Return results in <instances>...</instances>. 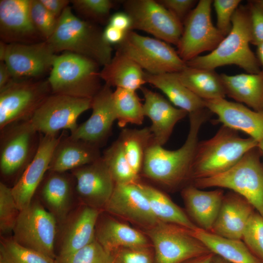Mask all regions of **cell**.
Instances as JSON below:
<instances>
[{"label":"cell","mask_w":263,"mask_h":263,"mask_svg":"<svg viewBox=\"0 0 263 263\" xmlns=\"http://www.w3.org/2000/svg\"><path fill=\"white\" fill-rule=\"evenodd\" d=\"M211 114L207 108L188 113V133L184 144L177 150L165 149L153 139L146 150L140 177L168 189H175L190 182L191 168L200 130Z\"/></svg>","instance_id":"cell-1"},{"label":"cell","mask_w":263,"mask_h":263,"mask_svg":"<svg viewBox=\"0 0 263 263\" xmlns=\"http://www.w3.org/2000/svg\"><path fill=\"white\" fill-rule=\"evenodd\" d=\"M229 33L210 53L198 56L186 62L187 66L208 70L235 65L247 73H259V61L250 47L251 23L247 5H240L232 18Z\"/></svg>","instance_id":"cell-2"},{"label":"cell","mask_w":263,"mask_h":263,"mask_svg":"<svg viewBox=\"0 0 263 263\" xmlns=\"http://www.w3.org/2000/svg\"><path fill=\"white\" fill-rule=\"evenodd\" d=\"M54 51L69 52L88 57L104 66L111 60L113 48L103 32L90 22L76 17L68 6L58 18L55 29L46 40Z\"/></svg>","instance_id":"cell-3"},{"label":"cell","mask_w":263,"mask_h":263,"mask_svg":"<svg viewBox=\"0 0 263 263\" xmlns=\"http://www.w3.org/2000/svg\"><path fill=\"white\" fill-rule=\"evenodd\" d=\"M258 144L253 138H243L238 131L222 125L213 137L198 142L191 168L190 182L227 171Z\"/></svg>","instance_id":"cell-4"},{"label":"cell","mask_w":263,"mask_h":263,"mask_svg":"<svg viewBox=\"0 0 263 263\" xmlns=\"http://www.w3.org/2000/svg\"><path fill=\"white\" fill-rule=\"evenodd\" d=\"M257 147L248 151L235 165L222 173L194 180L191 184L199 188H227L249 202L263 217V164Z\"/></svg>","instance_id":"cell-5"},{"label":"cell","mask_w":263,"mask_h":263,"mask_svg":"<svg viewBox=\"0 0 263 263\" xmlns=\"http://www.w3.org/2000/svg\"><path fill=\"white\" fill-rule=\"evenodd\" d=\"M99 66L88 57L71 52L57 55L47 79L52 93L92 99L102 86Z\"/></svg>","instance_id":"cell-6"},{"label":"cell","mask_w":263,"mask_h":263,"mask_svg":"<svg viewBox=\"0 0 263 263\" xmlns=\"http://www.w3.org/2000/svg\"><path fill=\"white\" fill-rule=\"evenodd\" d=\"M0 130V174L5 180L15 179L16 183L36 155L41 134L29 120L13 123Z\"/></svg>","instance_id":"cell-7"},{"label":"cell","mask_w":263,"mask_h":263,"mask_svg":"<svg viewBox=\"0 0 263 263\" xmlns=\"http://www.w3.org/2000/svg\"><path fill=\"white\" fill-rule=\"evenodd\" d=\"M116 51L127 56L145 72L159 75L178 73L187 66L169 44L156 38L127 31L123 40L117 45Z\"/></svg>","instance_id":"cell-8"},{"label":"cell","mask_w":263,"mask_h":263,"mask_svg":"<svg viewBox=\"0 0 263 263\" xmlns=\"http://www.w3.org/2000/svg\"><path fill=\"white\" fill-rule=\"evenodd\" d=\"M39 201L33 199L27 207L20 210L12 238L23 246L56 260L58 224L55 217Z\"/></svg>","instance_id":"cell-9"},{"label":"cell","mask_w":263,"mask_h":263,"mask_svg":"<svg viewBox=\"0 0 263 263\" xmlns=\"http://www.w3.org/2000/svg\"><path fill=\"white\" fill-rule=\"evenodd\" d=\"M173 224L159 222L144 231L152 244L155 263H182L210 253L191 233Z\"/></svg>","instance_id":"cell-10"},{"label":"cell","mask_w":263,"mask_h":263,"mask_svg":"<svg viewBox=\"0 0 263 263\" xmlns=\"http://www.w3.org/2000/svg\"><path fill=\"white\" fill-rule=\"evenodd\" d=\"M52 94L48 80H15L0 90V130L29 120Z\"/></svg>","instance_id":"cell-11"},{"label":"cell","mask_w":263,"mask_h":263,"mask_svg":"<svg viewBox=\"0 0 263 263\" xmlns=\"http://www.w3.org/2000/svg\"><path fill=\"white\" fill-rule=\"evenodd\" d=\"M211 0H200L183 23L176 50L186 63L205 51L214 50L225 37L215 26L211 17Z\"/></svg>","instance_id":"cell-12"},{"label":"cell","mask_w":263,"mask_h":263,"mask_svg":"<svg viewBox=\"0 0 263 263\" xmlns=\"http://www.w3.org/2000/svg\"><path fill=\"white\" fill-rule=\"evenodd\" d=\"M123 6L131 19V30L144 31L156 38L177 45L183 24L158 0H127L123 1Z\"/></svg>","instance_id":"cell-13"},{"label":"cell","mask_w":263,"mask_h":263,"mask_svg":"<svg viewBox=\"0 0 263 263\" xmlns=\"http://www.w3.org/2000/svg\"><path fill=\"white\" fill-rule=\"evenodd\" d=\"M92 99L50 94L35 111L29 121L35 130L44 135H58L60 130L70 133L77 127V119L91 108Z\"/></svg>","instance_id":"cell-14"},{"label":"cell","mask_w":263,"mask_h":263,"mask_svg":"<svg viewBox=\"0 0 263 263\" xmlns=\"http://www.w3.org/2000/svg\"><path fill=\"white\" fill-rule=\"evenodd\" d=\"M56 53L46 41L7 43L3 61L16 80H32L51 70Z\"/></svg>","instance_id":"cell-15"},{"label":"cell","mask_w":263,"mask_h":263,"mask_svg":"<svg viewBox=\"0 0 263 263\" xmlns=\"http://www.w3.org/2000/svg\"><path fill=\"white\" fill-rule=\"evenodd\" d=\"M140 181L115 184L103 210L139 226L145 231L160 221L151 210L147 196L140 185Z\"/></svg>","instance_id":"cell-16"},{"label":"cell","mask_w":263,"mask_h":263,"mask_svg":"<svg viewBox=\"0 0 263 263\" xmlns=\"http://www.w3.org/2000/svg\"><path fill=\"white\" fill-rule=\"evenodd\" d=\"M113 94L111 86L106 84L102 86L92 99L91 116L70 133L71 137L99 149L106 144L116 120Z\"/></svg>","instance_id":"cell-17"},{"label":"cell","mask_w":263,"mask_h":263,"mask_svg":"<svg viewBox=\"0 0 263 263\" xmlns=\"http://www.w3.org/2000/svg\"><path fill=\"white\" fill-rule=\"evenodd\" d=\"M70 171L75 179V194L82 204L103 210L115 183L102 157Z\"/></svg>","instance_id":"cell-18"},{"label":"cell","mask_w":263,"mask_h":263,"mask_svg":"<svg viewBox=\"0 0 263 263\" xmlns=\"http://www.w3.org/2000/svg\"><path fill=\"white\" fill-rule=\"evenodd\" d=\"M60 139L58 135L41 134L38 150L34 158L13 186L12 191L20 210L27 207L49 169L51 156Z\"/></svg>","instance_id":"cell-19"},{"label":"cell","mask_w":263,"mask_h":263,"mask_svg":"<svg viewBox=\"0 0 263 263\" xmlns=\"http://www.w3.org/2000/svg\"><path fill=\"white\" fill-rule=\"evenodd\" d=\"M30 0L0 1V36L7 43L30 44L44 40L29 15Z\"/></svg>","instance_id":"cell-20"},{"label":"cell","mask_w":263,"mask_h":263,"mask_svg":"<svg viewBox=\"0 0 263 263\" xmlns=\"http://www.w3.org/2000/svg\"><path fill=\"white\" fill-rule=\"evenodd\" d=\"M102 211L82 204L70 212L60 225L62 231L56 258L65 257L95 239V226Z\"/></svg>","instance_id":"cell-21"},{"label":"cell","mask_w":263,"mask_h":263,"mask_svg":"<svg viewBox=\"0 0 263 263\" xmlns=\"http://www.w3.org/2000/svg\"><path fill=\"white\" fill-rule=\"evenodd\" d=\"M204 101L205 107L217 115L222 125L245 133L258 142L263 139V111H256L225 98Z\"/></svg>","instance_id":"cell-22"},{"label":"cell","mask_w":263,"mask_h":263,"mask_svg":"<svg viewBox=\"0 0 263 263\" xmlns=\"http://www.w3.org/2000/svg\"><path fill=\"white\" fill-rule=\"evenodd\" d=\"M37 191L44 207L55 217L57 224L62 225L71 212L75 193L72 174L48 170Z\"/></svg>","instance_id":"cell-23"},{"label":"cell","mask_w":263,"mask_h":263,"mask_svg":"<svg viewBox=\"0 0 263 263\" xmlns=\"http://www.w3.org/2000/svg\"><path fill=\"white\" fill-rule=\"evenodd\" d=\"M140 90L144 97V115L151 122L150 128L153 141L163 146L169 139L177 122L188 113L174 106L158 93L143 86Z\"/></svg>","instance_id":"cell-24"},{"label":"cell","mask_w":263,"mask_h":263,"mask_svg":"<svg viewBox=\"0 0 263 263\" xmlns=\"http://www.w3.org/2000/svg\"><path fill=\"white\" fill-rule=\"evenodd\" d=\"M95 240L112 254L124 247L152 246L145 233L101 212L95 230Z\"/></svg>","instance_id":"cell-25"},{"label":"cell","mask_w":263,"mask_h":263,"mask_svg":"<svg viewBox=\"0 0 263 263\" xmlns=\"http://www.w3.org/2000/svg\"><path fill=\"white\" fill-rule=\"evenodd\" d=\"M254 209L247 201L234 192L224 195L211 232L223 237L242 240Z\"/></svg>","instance_id":"cell-26"},{"label":"cell","mask_w":263,"mask_h":263,"mask_svg":"<svg viewBox=\"0 0 263 263\" xmlns=\"http://www.w3.org/2000/svg\"><path fill=\"white\" fill-rule=\"evenodd\" d=\"M60 135L48 170L64 172L92 164L102 157L100 149L70 135Z\"/></svg>","instance_id":"cell-27"},{"label":"cell","mask_w":263,"mask_h":263,"mask_svg":"<svg viewBox=\"0 0 263 263\" xmlns=\"http://www.w3.org/2000/svg\"><path fill=\"white\" fill-rule=\"evenodd\" d=\"M181 195L191 220L197 227L211 232L224 197L223 190L204 191L189 184L182 188Z\"/></svg>","instance_id":"cell-28"},{"label":"cell","mask_w":263,"mask_h":263,"mask_svg":"<svg viewBox=\"0 0 263 263\" xmlns=\"http://www.w3.org/2000/svg\"><path fill=\"white\" fill-rule=\"evenodd\" d=\"M226 95L256 111H263V70L258 73L220 75Z\"/></svg>","instance_id":"cell-29"},{"label":"cell","mask_w":263,"mask_h":263,"mask_svg":"<svg viewBox=\"0 0 263 263\" xmlns=\"http://www.w3.org/2000/svg\"><path fill=\"white\" fill-rule=\"evenodd\" d=\"M100 77L111 87L135 92L146 83L143 70L131 58L117 51L100 71Z\"/></svg>","instance_id":"cell-30"},{"label":"cell","mask_w":263,"mask_h":263,"mask_svg":"<svg viewBox=\"0 0 263 263\" xmlns=\"http://www.w3.org/2000/svg\"><path fill=\"white\" fill-rule=\"evenodd\" d=\"M191 233L210 252L229 263H263L241 240L223 237L198 227Z\"/></svg>","instance_id":"cell-31"},{"label":"cell","mask_w":263,"mask_h":263,"mask_svg":"<svg viewBox=\"0 0 263 263\" xmlns=\"http://www.w3.org/2000/svg\"><path fill=\"white\" fill-rule=\"evenodd\" d=\"M146 83L162 91L175 107L188 113L205 107L204 100L197 96L179 80L176 73L152 75L145 72Z\"/></svg>","instance_id":"cell-32"},{"label":"cell","mask_w":263,"mask_h":263,"mask_svg":"<svg viewBox=\"0 0 263 263\" xmlns=\"http://www.w3.org/2000/svg\"><path fill=\"white\" fill-rule=\"evenodd\" d=\"M176 74L187 88L204 100L225 98L226 96L220 75L214 70L187 66Z\"/></svg>","instance_id":"cell-33"},{"label":"cell","mask_w":263,"mask_h":263,"mask_svg":"<svg viewBox=\"0 0 263 263\" xmlns=\"http://www.w3.org/2000/svg\"><path fill=\"white\" fill-rule=\"evenodd\" d=\"M140 185L153 214L159 221L175 224L190 230L197 227L189 216L162 191L141 181Z\"/></svg>","instance_id":"cell-34"},{"label":"cell","mask_w":263,"mask_h":263,"mask_svg":"<svg viewBox=\"0 0 263 263\" xmlns=\"http://www.w3.org/2000/svg\"><path fill=\"white\" fill-rule=\"evenodd\" d=\"M117 139L134 172L140 176L146 150L153 139L150 127L123 128Z\"/></svg>","instance_id":"cell-35"},{"label":"cell","mask_w":263,"mask_h":263,"mask_svg":"<svg viewBox=\"0 0 263 263\" xmlns=\"http://www.w3.org/2000/svg\"><path fill=\"white\" fill-rule=\"evenodd\" d=\"M113 99L118 126L124 128L129 124L141 125L144 120L143 104L135 91L116 88Z\"/></svg>","instance_id":"cell-36"},{"label":"cell","mask_w":263,"mask_h":263,"mask_svg":"<svg viewBox=\"0 0 263 263\" xmlns=\"http://www.w3.org/2000/svg\"><path fill=\"white\" fill-rule=\"evenodd\" d=\"M102 157L115 184L135 183L141 181L129 164L119 140L117 138L104 151Z\"/></svg>","instance_id":"cell-37"},{"label":"cell","mask_w":263,"mask_h":263,"mask_svg":"<svg viewBox=\"0 0 263 263\" xmlns=\"http://www.w3.org/2000/svg\"><path fill=\"white\" fill-rule=\"evenodd\" d=\"M0 263H56L36 250L23 246L12 238H2L0 243Z\"/></svg>","instance_id":"cell-38"},{"label":"cell","mask_w":263,"mask_h":263,"mask_svg":"<svg viewBox=\"0 0 263 263\" xmlns=\"http://www.w3.org/2000/svg\"><path fill=\"white\" fill-rule=\"evenodd\" d=\"M19 209L12 188L0 182V231L1 234L11 233L19 217Z\"/></svg>","instance_id":"cell-39"},{"label":"cell","mask_w":263,"mask_h":263,"mask_svg":"<svg viewBox=\"0 0 263 263\" xmlns=\"http://www.w3.org/2000/svg\"><path fill=\"white\" fill-rule=\"evenodd\" d=\"M55 261L56 263H113V256L95 239L72 254Z\"/></svg>","instance_id":"cell-40"},{"label":"cell","mask_w":263,"mask_h":263,"mask_svg":"<svg viewBox=\"0 0 263 263\" xmlns=\"http://www.w3.org/2000/svg\"><path fill=\"white\" fill-rule=\"evenodd\" d=\"M29 15L31 21L44 40L53 33L58 19L50 13L39 0H30Z\"/></svg>","instance_id":"cell-41"},{"label":"cell","mask_w":263,"mask_h":263,"mask_svg":"<svg viewBox=\"0 0 263 263\" xmlns=\"http://www.w3.org/2000/svg\"><path fill=\"white\" fill-rule=\"evenodd\" d=\"M242 240L252 253L263 262V217L257 211L251 216Z\"/></svg>","instance_id":"cell-42"},{"label":"cell","mask_w":263,"mask_h":263,"mask_svg":"<svg viewBox=\"0 0 263 263\" xmlns=\"http://www.w3.org/2000/svg\"><path fill=\"white\" fill-rule=\"evenodd\" d=\"M74 8L83 16L90 19L104 21L109 17L113 2L109 0H74Z\"/></svg>","instance_id":"cell-43"},{"label":"cell","mask_w":263,"mask_h":263,"mask_svg":"<svg viewBox=\"0 0 263 263\" xmlns=\"http://www.w3.org/2000/svg\"><path fill=\"white\" fill-rule=\"evenodd\" d=\"M111 254L113 263H155L152 246L124 247Z\"/></svg>","instance_id":"cell-44"},{"label":"cell","mask_w":263,"mask_h":263,"mask_svg":"<svg viewBox=\"0 0 263 263\" xmlns=\"http://www.w3.org/2000/svg\"><path fill=\"white\" fill-rule=\"evenodd\" d=\"M241 0H214L213 4L216 16V27L225 37L232 27V16L240 5Z\"/></svg>","instance_id":"cell-45"},{"label":"cell","mask_w":263,"mask_h":263,"mask_svg":"<svg viewBox=\"0 0 263 263\" xmlns=\"http://www.w3.org/2000/svg\"><path fill=\"white\" fill-rule=\"evenodd\" d=\"M247 5L250 18L251 44L257 46L263 42V8L255 0H249Z\"/></svg>","instance_id":"cell-46"},{"label":"cell","mask_w":263,"mask_h":263,"mask_svg":"<svg viewBox=\"0 0 263 263\" xmlns=\"http://www.w3.org/2000/svg\"><path fill=\"white\" fill-rule=\"evenodd\" d=\"M158 1L183 24L198 3V1L194 0H159Z\"/></svg>","instance_id":"cell-47"},{"label":"cell","mask_w":263,"mask_h":263,"mask_svg":"<svg viewBox=\"0 0 263 263\" xmlns=\"http://www.w3.org/2000/svg\"><path fill=\"white\" fill-rule=\"evenodd\" d=\"M109 24L125 32L131 30L132 20L125 12L112 15L109 19Z\"/></svg>","instance_id":"cell-48"},{"label":"cell","mask_w":263,"mask_h":263,"mask_svg":"<svg viewBox=\"0 0 263 263\" xmlns=\"http://www.w3.org/2000/svg\"><path fill=\"white\" fill-rule=\"evenodd\" d=\"M46 9L58 19L70 2L67 0H39Z\"/></svg>","instance_id":"cell-49"},{"label":"cell","mask_w":263,"mask_h":263,"mask_svg":"<svg viewBox=\"0 0 263 263\" xmlns=\"http://www.w3.org/2000/svg\"><path fill=\"white\" fill-rule=\"evenodd\" d=\"M126 32L108 24L103 32V36L108 43L117 45L123 40Z\"/></svg>","instance_id":"cell-50"},{"label":"cell","mask_w":263,"mask_h":263,"mask_svg":"<svg viewBox=\"0 0 263 263\" xmlns=\"http://www.w3.org/2000/svg\"><path fill=\"white\" fill-rule=\"evenodd\" d=\"M15 80L8 66L4 61L0 63V90Z\"/></svg>","instance_id":"cell-51"},{"label":"cell","mask_w":263,"mask_h":263,"mask_svg":"<svg viewBox=\"0 0 263 263\" xmlns=\"http://www.w3.org/2000/svg\"><path fill=\"white\" fill-rule=\"evenodd\" d=\"M214 254L211 252L187 260L182 263H212Z\"/></svg>","instance_id":"cell-52"},{"label":"cell","mask_w":263,"mask_h":263,"mask_svg":"<svg viewBox=\"0 0 263 263\" xmlns=\"http://www.w3.org/2000/svg\"><path fill=\"white\" fill-rule=\"evenodd\" d=\"M256 56L259 61L261 66L263 70V42L260 43L257 46Z\"/></svg>","instance_id":"cell-53"},{"label":"cell","mask_w":263,"mask_h":263,"mask_svg":"<svg viewBox=\"0 0 263 263\" xmlns=\"http://www.w3.org/2000/svg\"><path fill=\"white\" fill-rule=\"evenodd\" d=\"M7 43L0 41V60L3 61L6 50Z\"/></svg>","instance_id":"cell-54"},{"label":"cell","mask_w":263,"mask_h":263,"mask_svg":"<svg viewBox=\"0 0 263 263\" xmlns=\"http://www.w3.org/2000/svg\"><path fill=\"white\" fill-rule=\"evenodd\" d=\"M212 263H229L222 258L214 255L213 258Z\"/></svg>","instance_id":"cell-55"},{"label":"cell","mask_w":263,"mask_h":263,"mask_svg":"<svg viewBox=\"0 0 263 263\" xmlns=\"http://www.w3.org/2000/svg\"><path fill=\"white\" fill-rule=\"evenodd\" d=\"M258 147L260 150L262 156H263V139L258 142Z\"/></svg>","instance_id":"cell-56"},{"label":"cell","mask_w":263,"mask_h":263,"mask_svg":"<svg viewBox=\"0 0 263 263\" xmlns=\"http://www.w3.org/2000/svg\"><path fill=\"white\" fill-rule=\"evenodd\" d=\"M263 8V0H255Z\"/></svg>","instance_id":"cell-57"}]
</instances>
